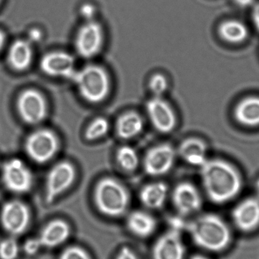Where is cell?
Here are the masks:
<instances>
[{
    "label": "cell",
    "mask_w": 259,
    "mask_h": 259,
    "mask_svg": "<svg viewBox=\"0 0 259 259\" xmlns=\"http://www.w3.org/2000/svg\"><path fill=\"white\" fill-rule=\"evenodd\" d=\"M200 168L205 193L214 203L229 202L241 190V176L237 169L227 161L207 160Z\"/></svg>",
    "instance_id": "cell-1"
},
{
    "label": "cell",
    "mask_w": 259,
    "mask_h": 259,
    "mask_svg": "<svg viewBox=\"0 0 259 259\" xmlns=\"http://www.w3.org/2000/svg\"><path fill=\"white\" fill-rule=\"evenodd\" d=\"M187 228L195 244L205 250L220 252L231 241L229 227L220 216L212 213L196 218Z\"/></svg>",
    "instance_id": "cell-2"
},
{
    "label": "cell",
    "mask_w": 259,
    "mask_h": 259,
    "mask_svg": "<svg viewBox=\"0 0 259 259\" xmlns=\"http://www.w3.org/2000/svg\"><path fill=\"white\" fill-rule=\"evenodd\" d=\"M71 80L82 98L88 103H102L109 96L110 79L106 70L100 65H87L80 71H76Z\"/></svg>",
    "instance_id": "cell-3"
},
{
    "label": "cell",
    "mask_w": 259,
    "mask_h": 259,
    "mask_svg": "<svg viewBox=\"0 0 259 259\" xmlns=\"http://www.w3.org/2000/svg\"><path fill=\"white\" fill-rule=\"evenodd\" d=\"M97 208L109 217H120L127 211L130 196L127 189L117 180L105 178L97 183L94 190Z\"/></svg>",
    "instance_id": "cell-4"
},
{
    "label": "cell",
    "mask_w": 259,
    "mask_h": 259,
    "mask_svg": "<svg viewBox=\"0 0 259 259\" xmlns=\"http://www.w3.org/2000/svg\"><path fill=\"white\" fill-rule=\"evenodd\" d=\"M104 42L103 24L96 20H88L80 25L76 33L74 47L80 57L91 59L101 52Z\"/></svg>",
    "instance_id": "cell-5"
},
{
    "label": "cell",
    "mask_w": 259,
    "mask_h": 259,
    "mask_svg": "<svg viewBox=\"0 0 259 259\" xmlns=\"http://www.w3.org/2000/svg\"><path fill=\"white\" fill-rule=\"evenodd\" d=\"M59 147L57 137L48 129H39L31 133L24 143L26 153L38 164L50 161L57 153Z\"/></svg>",
    "instance_id": "cell-6"
},
{
    "label": "cell",
    "mask_w": 259,
    "mask_h": 259,
    "mask_svg": "<svg viewBox=\"0 0 259 259\" xmlns=\"http://www.w3.org/2000/svg\"><path fill=\"white\" fill-rule=\"evenodd\" d=\"M2 181L9 191L23 194L31 190L33 176L25 163L18 158H13L3 164Z\"/></svg>",
    "instance_id": "cell-7"
},
{
    "label": "cell",
    "mask_w": 259,
    "mask_h": 259,
    "mask_svg": "<svg viewBox=\"0 0 259 259\" xmlns=\"http://www.w3.org/2000/svg\"><path fill=\"white\" fill-rule=\"evenodd\" d=\"M76 170L71 163L61 161L53 166L46 181V201L50 204L66 191L74 183Z\"/></svg>",
    "instance_id": "cell-8"
},
{
    "label": "cell",
    "mask_w": 259,
    "mask_h": 259,
    "mask_svg": "<svg viewBox=\"0 0 259 259\" xmlns=\"http://www.w3.org/2000/svg\"><path fill=\"white\" fill-rule=\"evenodd\" d=\"M17 109L21 119L33 125L44 121L47 115L45 98L36 90L23 91L17 100Z\"/></svg>",
    "instance_id": "cell-9"
},
{
    "label": "cell",
    "mask_w": 259,
    "mask_h": 259,
    "mask_svg": "<svg viewBox=\"0 0 259 259\" xmlns=\"http://www.w3.org/2000/svg\"><path fill=\"white\" fill-rule=\"evenodd\" d=\"M30 219L28 207L21 201H9L2 208V225L12 235L22 234L28 228Z\"/></svg>",
    "instance_id": "cell-10"
},
{
    "label": "cell",
    "mask_w": 259,
    "mask_h": 259,
    "mask_svg": "<svg viewBox=\"0 0 259 259\" xmlns=\"http://www.w3.org/2000/svg\"><path fill=\"white\" fill-rule=\"evenodd\" d=\"M176 153L169 144H161L148 151L143 161V167L150 176L165 175L175 164Z\"/></svg>",
    "instance_id": "cell-11"
},
{
    "label": "cell",
    "mask_w": 259,
    "mask_h": 259,
    "mask_svg": "<svg viewBox=\"0 0 259 259\" xmlns=\"http://www.w3.org/2000/svg\"><path fill=\"white\" fill-rule=\"evenodd\" d=\"M75 61L70 53L64 51H53L42 56L39 62L41 71L55 77L71 80L76 72Z\"/></svg>",
    "instance_id": "cell-12"
},
{
    "label": "cell",
    "mask_w": 259,
    "mask_h": 259,
    "mask_svg": "<svg viewBox=\"0 0 259 259\" xmlns=\"http://www.w3.org/2000/svg\"><path fill=\"white\" fill-rule=\"evenodd\" d=\"M148 116L153 127L162 134H169L177 124L175 112L161 97H154L146 105Z\"/></svg>",
    "instance_id": "cell-13"
},
{
    "label": "cell",
    "mask_w": 259,
    "mask_h": 259,
    "mask_svg": "<svg viewBox=\"0 0 259 259\" xmlns=\"http://www.w3.org/2000/svg\"><path fill=\"white\" fill-rule=\"evenodd\" d=\"M185 247L180 230H169L155 242L152 249L153 259H184Z\"/></svg>",
    "instance_id": "cell-14"
},
{
    "label": "cell",
    "mask_w": 259,
    "mask_h": 259,
    "mask_svg": "<svg viewBox=\"0 0 259 259\" xmlns=\"http://www.w3.org/2000/svg\"><path fill=\"white\" fill-rule=\"evenodd\" d=\"M172 199L177 211L183 216L193 214L202 206L200 193L190 183H181L176 186L172 193Z\"/></svg>",
    "instance_id": "cell-15"
},
{
    "label": "cell",
    "mask_w": 259,
    "mask_h": 259,
    "mask_svg": "<svg viewBox=\"0 0 259 259\" xmlns=\"http://www.w3.org/2000/svg\"><path fill=\"white\" fill-rule=\"evenodd\" d=\"M233 221L237 228L244 232L253 231L259 225V199L248 198L233 210Z\"/></svg>",
    "instance_id": "cell-16"
},
{
    "label": "cell",
    "mask_w": 259,
    "mask_h": 259,
    "mask_svg": "<svg viewBox=\"0 0 259 259\" xmlns=\"http://www.w3.org/2000/svg\"><path fill=\"white\" fill-rule=\"evenodd\" d=\"M69 235V225L64 221L54 220L46 225L38 239L42 248L51 249L65 243Z\"/></svg>",
    "instance_id": "cell-17"
},
{
    "label": "cell",
    "mask_w": 259,
    "mask_h": 259,
    "mask_svg": "<svg viewBox=\"0 0 259 259\" xmlns=\"http://www.w3.org/2000/svg\"><path fill=\"white\" fill-rule=\"evenodd\" d=\"M33 51L29 40L17 39L11 45L8 53V62L17 71H25L31 64Z\"/></svg>",
    "instance_id": "cell-18"
},
{
    "label": "cell",
    "mask_w": 259,
    "mask_h": 259,
    "mask_svg": "<svg viewBox=\"0 0 259 259\" xmlns=\"http://www.w3.org/2000/svg\"><path fill=\"white\" fill-rule=\"evenodd\" d=\"M181 158L191 165L202 166L207 161V147L203 141L189 138L180 145L178 149Z\"/></svg>",
    "instance_id": "cell-19"
},
{
    "label": "cell",
    "mask_w": 259,
    "mask_h": 259,
    "mask_svg": "<svg viewBox=\"0 0 259 259\" xmlns=\"http://www.w3.org/2000/svg\"><path fill=\"white\" fill-rule=\"evenodd\" d=\"M129 231L139 237H147L152 235L157 227L155 218L143 211H134L127 219Z\"/></svg>",
    "instance_id": "cell-20"
},
{
    "label": "cell",
    "mask_w": 259,
    "mask_h": 259,
    "mask_svg": "<svg viewBox=\"0 0 259 259\" xmlns=\"http://www.w3.org/2000/svg\"><path fill=\"white\" fill-rule=\"evenodd\" d=\"M168 187L164 183L155 182L145 186L140 193L142 203L146 208L159 209L165 203Z\"/></svg>",
    "instance_id": "cell-21"
},
{
    "label": "cell",
    "mask_w": 259,
    "mask_h": 259,
    "mask_svg": "<svg viewBox=\"0 0 259 259\" xmlns=\"http://www.w3.org/2000/svg\"><path fill=\"white\" fill-rule=\"evenodd\" d=\"M234 115L243 125H259V97H248L241 100L236 106Z\"/></svg>",
    "instance_id": "cell-22"
},
{
    "label": "cell",
    "mask_w": 259,
    "mask_h": 259,
    "mask_svg": "<svg viewBox=\"0 0 259 259\" xmlns=\"http://www.w3.org/2000/svg\"><path fill=\"white\" fill-rule=\"evenodd\" d=\"M144 127L143 118L134 112H126L116 123V132L120 138L130 140L137 137Z\"/></svg>",
    "instance_id": "cell-23"
},
{
    "label": "cell",
    "mask_w": 259,
    "mask_h": 259,
    "mask_svg": "<svg viewBox=\"0 0 259 259\" xmlns=\"http://www.w3.org/2000/svg\"><path fill=\"white\" fill-rule=\"evenodd\" d=\"M221 38L231 44H240L247 38L248 29L241 21L228 20L221 24L219 27Z\"/></svg>",
    "instance_id": "cell-24"
},
{
    "label": "cell",
    "mask_w": 259,
    "mask_h": 259,
    "mask_svg": "<svg viewBox=\"0 0 259 259\" xmlns=\"http://www.w3.org/2000/svg\"><path fill=\"white\" fill-rule=\"evenodd\" d=\"M116 159L120 167L124 171L132 172L139 165V156L135 149L129 146H124L118 149Z\"/></svg>",
    "instance_id": "cell-25"
},
{
    "label": "cell",
    "mask_w": 259,
    "mask_h": 259,
    "mask_svg": "<svg viewBox=\"0 0 259 259\" xmlns=\"http://www.w3.org/2000/svg\"><path fill=\"white\" fill-rule=\"evenodd\" d=\"M109 131V123L106 118H97L90 124L85 132V138L94 141L106 135Z\"/></svg>",
    "instance_id": "cell-26"
},
{
    "label": "cell",
    "mask_w": 259,
    "mask_h": 259,
    "mask_svg": "<svg viewBox=\"0 0 259 259\" xmlns=\"http://www.w3.org/2000/svg\"><path fill=\"white\" fill-rule=\"evenodd\" d=\"M18 252L19 247L15 239L8 238L0 242V258L15 259Z\"/></svg>",
    "instance_id": "cell-27"
},
{
    "label": "cell",
    "mask_w": 259,
    "mask_h": 259,
    "mask_svg": "<svg viewBox=\"0 0 259 259\" xmlns=\"http://www.w3.org/2000/svg\"><path fill=\"white\" fill-rule=\"evenodd\" d=\"M149 87L154 97H161L167 91L168 82L163 74H154L149 80Z\"/></svg>",
    "instance_id": "cell-28"
},
{
    "label": "cell",
    "mask_w": 259,
    "mask_h": 259,
    "mask_svg": "<svg viewBox=\"0 0 259 259\" xmlns=\"http://www.w3.org/2000/svg\"><path fill=\"white\" fill-rule=\"evenodd\" d=\"M59 259H91L88 252L78 246H71L61 254Z\"/></svg>",
    "instance_id": "cell-29"
},
{
    "label": "cell",
    "mask_w": 259,
    "mask_h": 259,
    "mask_svg": "<svg viewBox=\"0 0 259 259\" xmlns=\"http://www.w3.org/2000/svg\"><path fill=\"white\" fill-rule=\"evenodd\" d=\"M41 248L42 246H41L38 237L37 238L28 239L24 243V252L29 255H35Z\"/></svg>",
    "instance_id": "cell-30"
},
{
    "label": "cell",
    "mask_w": 259,
    "mask_h": 259,
    "mask_svg": "<svg viewBox=\"0 0 259 259\" xmlns=\"http://www.w3.org/2000/svg\"><path fill=\"white\" fill-rule=\"evenodd\" d=\"M116 259H138V258L132 249L125 246L120 250Z\"/></svg>",
    "instance_id": "cell-31"
},
{
    "label": "cell",
    "mask_w": 259,
    "mask_h": 259,
    "mask_svg": "<svg viewBox=\"0 0 259 259\" xmlns=\"http://www.w3.org/2000/svg\"><path fill=\"white\" fill-rule=\"evenodd\" d=\"M28 36L30 38V40H29L30 42V41L37 42L42 38V33L39 29L33 28L29 30Z\"/></svg>",
    "instance_id": "cell-32"
},
{
    "label": "cell",
    "mask_w": 259,
    "mask_h": 259,
    "mask_svg": "<svg viewBox=\"0 0 259 259\" xmlns=\"http://www.w3.org/2000/svg\"><path fill=\"white\" fill-rule=\"evenodd\" d=\"M252 19L255 27L259 30V3L254 6L253 12H252Z\"/></svg>",
    "instance_id": "cell-33"
},
{
    "label": "cell",
    "mask_w": 259,
    "mask_h": 259,
    "mask_svg": "<svg viewBox=\"0 0 259 259\" xmlns=\"http://www.w3.org/2000/svg\"><path fill=\"white\" fill-rule=\"evenodd\" d=\"M234 2L240 7H248L252 6L255 0H234Z\"/></svg>",
    "instance_id": "cell-34"
},
{
    "label": "cell",
    "mask_w": 259,
    "mask_h": 259,
    "mask_svg": "<svg viewBox=\"0 0 259 259\" xmlns=\"http://www.w3.org/2000/svg\"><path fill=\"white\" fill-rule=\"evenodd\" d=\"M5 41H6V34L3 30H0V51L4 46Z\"/></svg>",
    "instance_id": "cell-35"
},
{
    "label": "cell",
    "mask_w": 259,
    "mask_h": 259,
    "mask_svg": "<svg viewBox=\"0 0 259 259\" xmlns=\"http://www.w3.org/2000/svg\"><path fill=\"white\" fill-rule=\"evenodd\" d=\"M191 259H209V258H206V257L204 256V255H193V256L192 257Z\"/></svg>",
    "instance_id": "cell-36"
},
{
    "label": "cell",
    "mask_w": 259,
    "mask_h": 259,
    "mask_svg": "<svg viewBox=\"0 0 259 259\" xmlns=\"http://www.w3.org/2000/svg\"><path fill=\"white\" fill-rule=\"evenodd\" d=\"M256 192H257V195H258V198L259 199V179L258 180V181H257Z\"/></svg>",
    "instance_id": "cell-37"
},
{
    "label": "cell",
    "mask_w": 259,
    "mask_h": 259,
    "mask_svg": "<svg viewBox=\"0 0 259 259\" xmlns=\"http://www.w3.org/2000/svg\"><path fill=\"white\" fill-rule=\"evenodd\" d=\"M0 2H1V0H0Z\"/></svg>",
    "instance_id": "cell-38"
}]
</instances>
